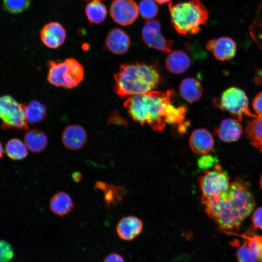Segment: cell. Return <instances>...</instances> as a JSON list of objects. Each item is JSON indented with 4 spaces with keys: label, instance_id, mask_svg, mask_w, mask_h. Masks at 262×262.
<instances>
[{
    "label": "cell",
    "instance_id": "obj_1",
    "mask_svg": "<svg viewBox=\"0 0 262 262\" xmlns=\"http://www.w3.org/2000/svg\"><path fill=\"white\" fill-rule=\"evenodd\" d=\"M201 202L208 216L225 233L237 231L255 206L249 184L239 178L231 182L225 193Z\"/></svg>",
    "mask_w": 262,
    "mask_h": 262
},
{
    "label": "cell",
    "instance_id": "obj_2",
    "mask_svg": "<svg viewBox=\"0 0 262 262\" xmlns=\"http://www.w3.org/2000/svg\"><path fill=\"white\" fill-rule=\"evenodd\" d=\"M173 89L152 90L127 98L124 106L131 117L141 125H147L153 131H163L174 111Z\"/></svg>",
    "mask_w": 262,
    "mask_h": 262
},
{
    "label": "cell",
    "instance_id": "obj_3",
    "mask_svg": "<svg viewBox=\"0 0 262 262\" xmlns=\"http://www.w3.org/2000/svg\"><path fill=\"white\" fill-rule=\"evenodd\" d=\"M114 78L115 94L125 98L153 90L160 83L162 77L157 66L137 62L121 65Z\"/></svg>",
    "mask_w": 262,
    "mask_h": 262
},
{
    "label": "cell",
    "instance_id": "obj_4",
    "mask_svg": "<svg viewBox=\"0 0 262 262\" xmlns=\"http://www.w3.org/2000/svg\"><path fill=\"white\" fill-rule=\"evenodd\" d=\"M172 26L180 35H195L209 19V12L200 0L168 3Z\"/></svg>",
    "mask_w": 262,
    "mask_h": 262
},
{
    "label": "cell",
    "instance_id": "obj_5",
    "mask_svg": "<svg viewBox=\"0 0 262 262\" xmlns=\"http://www.w3.org/2000/svg\"><path fill=\"white\" fill-rule=\"evenodd\" d=\"M84 68L82 64L74 58L63 61H51L48 66L47 80L56 87L72 89L83 81Z\"/></svg>",
    "mask_w": 262,
    "mask_h": 262
},
{
    "label": "cell",
    "instance_id": "obj_6",
    "mask_svg": "<svg viewBox=\"0 0 262 262\" xmlns=\"http://www.w3.org/2000/svg\"><path fill=\"white\" fill-rule=\"evenodd\" d=\"M214 104L219 109L226 111L241 121L244 116L257 117L251 112L248 106V100L245 92L236 87H230L223 92L219 98L213 101Z\"/></svg>",
    "mask_w": 262,
    "mask_h": 262
},
{
    "label": "cell",
    "instance_id": "obj_7",
    "mask_svg": "<svg viewBox=\"0 0 262 262\" xmlns=\"http://www.w3.org/2000/svg\"><path fill=\"white\" fill-rule=\"evenodd\" d=\"M229 177L219 164L211 170H204L197 178L202 192L201 200L212 198L226 192L230 185Z\"/></svg>",
    "mask_w": 262,
    "mask_h": 262
},
{
    "label": "cell",
    "instance_id": "obj_8",
    "mask_svg": "<svg viewBox=\"0 0 262 262\" xmlns=\"http://www.w3.org/2000/svg\"><path fill=\"white\" fill-rule=\"evenodd\" d=\"M25 105L10 95L0 96V120L2 129L27 130L25 115Z\"/></svg>",
    "mask_w": 262,
    "mask_h": 262
},
{
    "label": "cell",
    "instance_id": "obj_9",
    "mask_svg": "<svg viewBox=\"0 0 262 262\" xmlns=\"http://www.w3.org/2000/svg\"><path fill=\"white\" fill-rule=\"evenodd\" d=\"M229 234L237 235L243 239L242 243L235 240L231 243L237 247L239 262H262V235L255 233L252 229L243 234Z\"/></svg>",
    "mask_w": 262,
    "mask_h": 262
},
{
    "label": "cell",
    "instance_id": "obj_10",
    "mask_svg": "<svg viewBox=\"0 0 262 262\" xmlns=\"http://www.w3.org/2000/svg\"><path fill=\"white\" fill-rule=\"evenodd\" d=\"M142 39L148 47L164 52H170L174 43L172 40L164 37L161 32L160 22L158 19L149 20L142 30Z\"/></svg>",
    "mask_w": 262,
    "mask_h": 262
},
{
    "label": "cell",
    "instance_id": "obj_11",
    "mask_svg": "<svg viewBox=\"0 0 262 262\" xmlns=\"http://www.w3.org/2000/svg\"><path fill=\"white\" fill-rule=\"evenodd\" d=\"M138 7L134 0H113L110 8L113 20L122 26L132 24L138 16Z\"/></svg>",
    "mask_w": 262,
    "mask_h": 262
},
{
    "label": "cell",
    "instance_id": "obj_12",
    "mask_svg": "<svg viewBox=\"0 0 262 262\" xmlns=\"http://www.w3.org/2000/svg\"><path fill=\"white\" fill-rule=\"evenodd\" d=\"M42 42L48 48L55 49L65 42L66 33L63 26L56 21L49 22L42 27L40 33Z\"/></svg>",
    "mask_w": 262,
    "mask_h": 262
},
{
    "label": "cell",
    "instance_id": "obj_13",
    "mask_svg": "<svg viewBox=\"0 0 262 262\" xmlns=\"http://www.w3.org/2000/svg\"><path fill=\"white\" fill-rule=\"evenodd\" d=\"M206 48L208 51H212L214 57L221 61L231 59L237 51L235 42L227 36L209 40L206 44Z\"/></svg>",
    "mask_w": 262,
    "mask_h": 262
},
{
    "label": "cell",
    "instance_id": "obj_14",
    "mask_svg": "<svg viewBox=\"0 0 262 262\" xmlns=\"http://www.w3.org/2000/svg\"><path fill=\"white\" fill-rule=\"evenodd\" d=\"M87 137L85 129L77 124L67 126L61 135L62 142L65 147L72 151L82 148L86 143Z\"/></svg>",
    "mask_w": 262,
    "mask_h": 262
},
{
    "label": "cell",
    "instance_id": "obj_15",
    "mask_svg": "<svg viewBox=\"0 0 262 262\" xmlns=\"http://www.w3.org/2000/svg\"><path fill=\"white\" fill-rule=\"evenodd\" d=\"M189 143L194 152L200 155H205L213 149L214 141L213 135L209 131L199 128L192 132Z\"/></svg>",
    "mask_w": 262,
    "mask_h": 262
},
{
    "label": "cell",
    "instance_id": "obj_16",
    "mask_svg": "<svg viewBox=\"0 0 262 262\" xmlns=\"http://www.w3.org/2000/svg\"><path fill=\"white\" fill-rule=\"evenodd\" d=\"M105 44L107 49L114 54L126 53L131 46V39L127 33L119 28H114L108 33Z\"/></svg>",
    "mask_w": 262,
    "mask_h": 262
},
{
    "label": "cell",
    "instance_id": "obj_17",
    "mask_svg": "<svg viewBox=\"0 0 262 262\" xmlns=\"http://www.w3.org/2000/svg\"><path fill=\"white\" fill-rule=\"evenodd\" d=\"M143 227V222L139 218L129 215L119 220L116 230L120 239L125 241H131L140 234Z\"/></svg>",
    "mask_w": 262,
    "mask_h": 262
},
{
    "label": "cell",
    "instance_id": "obj_18",
    "mask_svg": "<svg viewBox=\"0 0 262 262\" xmlns=\"http://www.w3.org/2000/svg\"><path fill=\"white\" fill-rule=\"evenodd\" d=\"M214 132L223 142L232 143L238 141L243 133L240 121L235 118H228L223 120Z\"/></svg>",
    "mask_w": 262,
    "mask_h": 262
},
{
    "label": "cell",
    "instance_id": "obj_19",
    "mask_svg": "<svg viewBox=\"0 0 262 262\" xmlns=\"http://www.w3.org/2000/svg\"><path fill=\"white\" fill-rule=\"evenodd\" d=\"M94 186L96 190H99L103 193L104 201L107 207L118 204L126 194V190L122 186L98 181L96 182Z\"/></svg>",
    "mask_w": 262,
    "mask_h": 262
},
{
    "label": "cell",
    "instance_id": "obj_20",
    "mask_svg": "<svg viewBox=\"0 0 262 262\" xmlns=\"http://www.w3.org/2000/svg\"><path fill=\"white\" fill-rule=\"evenodd\" d=\"M74 207L70 195L66 192L59 191L50 198L49 208L52 213L63 217L72 212Z\"/></svg>",
    "mask_w": 262,
    "mask_h": 262
},
{
    "label": "cell",
    "instance_id": "obj_21",
    "mask_svg": "<svg viewBox=\"0 0 262 262\" xmlns=\"http://www.w3.org/2000/svg\"><path fill=\"white\" fill-rule=\"evenodd\" d=\"M165 60V66L168 71L175 74H181L185 72L190 66L188 55L181 50L169 52Z\"/></svg>",
    "mask_w": 262,
    "mask_h": 262
},
{
    "label": "cell",
    "instance_id": "obj_22",
    "mask_svg": "<svg viewBox=\"0 0 262 262\" xmlns=\"http://www.w3.org/2000/svg\"><path fill=\"white\" fill-rule=\"evenodd\" d=\"M179 92L183 99L188 102L193 103L198 101L201 98L203 87L197 79L188 77L181 82Z\"/></svg>",
    "mask_w": 262,
    "mask_h": 262
},
{
    "label": "cell",
    "instance_id": "obj_23",
    "mask_svg": "<svg viewBox=\"0 0 262 262\" xmlns=\"http://www.w3.org/2000/svg\"><path fill=\"white\" fill-rule=\"evenodd\" d=\"M24 143L28 149L33 153H39L45 149L48 144L47 135L38 129L28 131L24 137Z\"/></svg>",
    "mask_w": 262,
    "mask_h": 262
},
{
    "label": "cell",
    "instance_id": "obj_24",
    "mask_svg": "<svg viewBox=\"0 0 262 262\" xmlns=\"http://www.w3.org/2000/svg\"><path fill=\"white\" fill-rule=\"evenodd\" d=\"M245 132L251 144L262 153V117L247 121Z\"/></svg>",
    "mask_w": 262,
    "mask_h": 262
},
{
    "label": "cell",
    "instance_id": "obj_25",
    "mask_svg": "<svg viewBox=\"0 0 262 262\" xmlns=\"http://www.w3.org/2000/svg\"><path fill=\"white\" fill-rule=\"evenodd\" d=\"M85 13L90 23L99 24L104 22L107 15L105 5L98 0L90 1L85 6Z\"/></svg>",
    "mask_w": 262,
    "mask_h": 262
},
{
    "label": "cell",
    "instance_id": "obj_26",
    "mask_svg": "<svg viewBox=\"0 0 262 262\" xmlns=\"http://www.w3.org/2000/svg\"><path fill=\"white\" fill-rule=\"evenodd\" d=\"M47 115L45 105L37 100L31 101L25 108V118L28 124H34L44 120Z\"/></svg>",
    "mask_w": 262,
    "mask_h": 262
},
{
    "label": "cell",
    "instance_id": "obj_27",
    "mask_svg": "<svg viewBox=\"0 0 262 262\" xmlns=\"http://www.w3.org/2000/svg\"><path fill=\"white\" fill-rule=\"evenodd\" d=\"M5 149L7 156L15 161L23 160L28 154V148L25 143L18 138H14L9 140Z\"/></svg>",
    "mask_w": 262,
    "mask_h": 262
},
{
    "label": "cell",
    "instance_id": "obj_28",
    "mask_svg": "<svg viewBox=\"0 0 262 262\" xmlns=\"http://www.w3.org/2000/svg\"><path fill=\"white\" fill-rule=\"evenodd\" d=\"M249 32L258 47L262 49V2L258 7Z\"/></svg>",
    "mask_w": 262,
    "mask_h": 262
},
{
    "label": "cell",
    "instance_id": "obj_29",
    "mask_svg": "<svg viewBox=\"0 0 262 262\" xmlns=\"http://www.w3.org/2000/svg\"><path fill=\"white\" fill-rule=\"evenodd\" d=\"M138 7L139 14L145 19H153L159 11L158 6L153 0H141Z\"/></svg>",
    "mask_w": 262,
    "mask_h": 262
},
{
    "label": "cell",
    "instance_id": "obj_30",
    "mask_svg": "<svg viewBox=\"0 0 262 262\" xmlns=\"http://www.w3.org/2000/svg\"><path fill=\"white\" fill-rule=\"evenodd\" d=\"M32 0H3L5 10L12 14L21 13L30 7Z\"/></svg>",
    "mask_w": 262,
    "mask_h": 262
},
{
    "label": "cell",
    "instance_id": "obj_31",
    "mask_svg": "<svg viewBox=\"0 0 262 262\" xmlns=\"http://www.w3.org/2000/svg\"><path fill=\"white\" fill-rule=\"evenodd\" d=\"M13 256L14 251L10 244L0 240V262H10Z\"/></svg>",
    "mask_w": 262,
    "mask_h": 262
},
{
    "label": "cell",
    "instance_id": "obj_32",
    "mask_svg": "<svg viewBox=\"0 0 262 262\" xmlns=\"http://www.w3.org/2000/svg\"><path fill=\"white\" fill-rule=\"evenodd\" d=\"M216 159L214 157L205 154L199 159L198 165L201 168L207 169L212 166H213L214 165L213 164L216 163Z\"/></svg>",
    "mask_w": 262,
    "mask_h": 262
},
{
    "label": "cell",
    "instance_id": "obj_33",
    "mask_svg": "<svg viewBox=\"0 0 262 262\" xmlns=\"http://www.w3.org/2000/svg\"><path fill=\"white\" fill-rule=\"evenodd\" d=\"M253 226L255 229L262 230V207L258 208L252 216Z\"/></svg>",
    "mask_w": 262,
    "mask_h": 262
},
{
    "label": "cell",
    "instance_id": "obj_34",
    "mask_svg": "<svg viewBox=\"0 0 262 262\" xmlns=\"http://www.w3.org/2000/svg\"><path fill=\"white\" fill-rule=\"evenodd\" d=\"M252 107L256 115L262 117V92L258 93L254 98Z\"/></svg>",
    "mask_w": 262,
    "mask_h": 262
},
{
    "label": "cell",
    "instance_id": "obj_35",
    "mask_svg": "<svg viewBox=\"0 0 262 262\" xmlns=\"http://www.w3.org/2000/svg\"><path fill=\"white\" fill-rule=\"evenodd\" d=\"M107 123L108 124L120 125H125L127 124L126 120L115 111L111 113L108 118Z\"/></svg>",
    "mask_w": 262,
    "mask_h": 262
},
{
    "label": "cell",
    "instance_id": "obj_36",
    "mask_svg": "<svg viewBox=\"0 0 262 262\" xmlns=\"http://www.w3.org/2000/svg\"><path fill=\"white\" fill-rule=\"evenodd\" d=\"M103 262H126L123 257L116 253H112L108 255Z\"/></svg>",
    "mask_w": 262,
    "mask_h": 262
},
{
    "label": "cell",
    "instance_id": "obj_37",
    "mask_svg": "<svg viewBox=\"0 0 262 262\" xmlns=\"http://www.w3.org/2000/svg\"><path fill=\"white\" fill-rule=\"evenodd\" d=\"M82 178V175L80 173L75 172V174L73 175V179L75 181H79Z\"/></svg>",
    "mask_w": 262,
    "mask_h": 262
},
{
    "label": "cell",
    "instance_id": "obj_38",
    "mask_svg": "<svg viewBox=\"0 0 262 262\" xmlns=\"http://www.w3.org/2000/svg\"><path fill=\"white\" fill-rule=\"evenodd\" d=\"M155 2L161 4H164L170 1V0H154Z\"/></svg>",
    "mask_w": 262,
    "mask_h": 262
},
{
    "label": "cell",
    "instance_id": "obj_39",
    "mask_svg": "<svg viewBox=\"0 0 262 262\" xmlns=\"http://www.w3.org/2000/svg\"><path fill=\"white\" fill-rule=\"evenodd\" d=\"M3 149L2 145L0 141V158H1L3 156Z\"/></svg>",
    "mask_w": 262,
    "mask_h": 262
},
{
    "label": "cell",
    "instance_id": "obj_40",
    "mask_svg": "<svg viewBox=\"0 0 262 262\" xmlns=\"http://www.w3.org/2000/svg\"><path fill=\"white\" fill-rule=\"evenodd\" d=\"M260 187L261 189H262V174L261 176L260 179Z\"/></svg>",
    "mask_w": 262,
    "mask_h": 262
},
{
    "label": "cell",
    "instance_id": "obj_41",
    "mask_svg": "<svg viewBox=\"0 0 262 262\" xmlns=\"http://www.w3.org/2000/svg\"><path fill=\"white\" fill-rule=\"evenodd\" d=\"M87 0V1H92V0H98V1H102L103 0Z\"/></svg>",
    "mask_w": 262,
    "mask_h": 262
}]
</instances>
